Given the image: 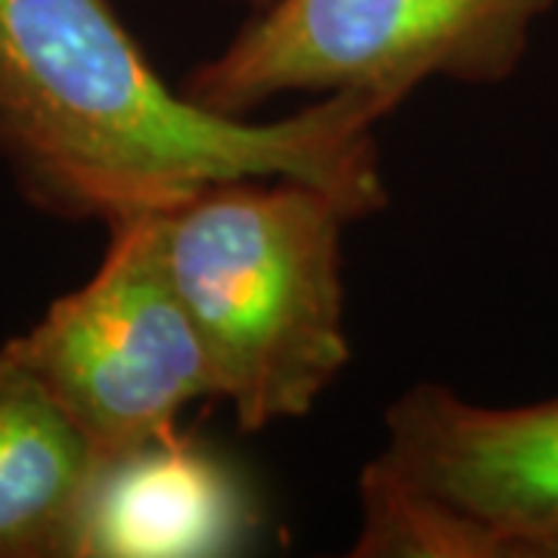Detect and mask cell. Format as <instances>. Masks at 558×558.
<instances>
[{
	"mask_svg": "<svg viewBox=\"0 0 558 558\" xmlns=\"http://www.w3.org/2000/svg\"><path fill=\"white\" fill-rule=\"evenodd\" d=\"M357 558H558V398L484 407L418 381L360 472Z\"/></svg>",
	"mask_w": 558,
	"mask_h": 558,
	"instance_id": "3957f363",
	"label": "cell"
},
{
	"mask_svg": "<svg viewBox=\"0 0 558 558\" xmlns=\"http://www.w3.org/2000/svg\"><path fill=\"white\" fill-rule=\"evenodd\" d=\"M97 459L78 422L0 351V558L69 556Z\"/></svg>",
	"mask_w": 558,
	"mask_h": 558,
	"instance_id": "52a82bcc",
	"label": "cell"
},
{
	"mask_svg": "<svg viewBox=\"0 0 558 558\" xmlns=\"http://www.w3.org/2000/svg\"><path fill=\"white\" fill-rule=\"evenodd\" d=\"M0 351L78 422L97 457L159 438L190 403L218 400L165 270L156 215L112 223L97 274Z\"/></svg>",
	"mask_w": 558,
	"mask_h": 558,
	"instance_id": "5b68a950",
	"label": "cell"
},
{
	"mask_svg": "<svg viewBox=\"0 0 558 558\" xmlns=\"http://www.w3.org/2000/svg\"><path fill=\"white\" fill-rule=\"evenodd\" d=\"M339 196L289 178L227 180L156 215L161 258L242 432L304 418L351 360Z\"/></svg>",
	"mask_w": 558,
	"mask_h": 558,
	"instance_id": "7a4b0ae2",
	"label": "cell"
},
{
	"mask_svg": "<svg viewBox=\"0 0 558 558\" xmlns=\"http://www.w3.org/2000/svg\"><path fill=\"white\" fill-rule=\"evenodd\" d=\"M400 100L341 90L252 124L174 90L109 0H0V159L22 196L106 227L227 180H304L360 220L388 205L376 124Z\"/></svg>",
	"mask_w": 558,
	"mask_h": 558,
	"instance_id": "6da1fadb",
	"label": "cell"
},
{
	"mask_svg": "<svg viewBox=\"0 0 558 558\" xmlns=\"http://www.w3.org/2000/svg\"><path fill=\"white\" fill-rule=\"evenodd\" d=\"M553 0H270L183 94L245 116L282 94L373 90L407 100L432 78L497 84Z\"/></svg>",
	"mask_w": 558,
	"mask_h": 558,
	"instance_id": "277c9868",
	"label": "cell"
},
{
	"mask_svg": "<svg viewBox=\"0 0 558 558\" xmlns=\"http://www.w3.org/2000/svg\"><path fill=\"white\" fill-rule=\"evenodd\" d=\"M230 3H248V7H255V10H260V7H267L270 0H230Z\"/></svg>",
	"mask_w": 558,
	"mask_h": 558,
	"instance_id": "ba28073f",
	"label": "cell"
},
{
	"mask_svg": "<svg viewBox=\"0 0 558 558\" xmlns=\"http://www.w3.org/2000/svg\"><path fill=\"white\" fill-rule=\"evenodd\" d=\"M260 527L255 490L211 444L178 428L97 459L69 558H218Z\"/></svg>",
	"mask_w": 558,
	"mask_h": 558,
	"instance_id": "8992f818",
	"label": "cell"
}]
</instances>
